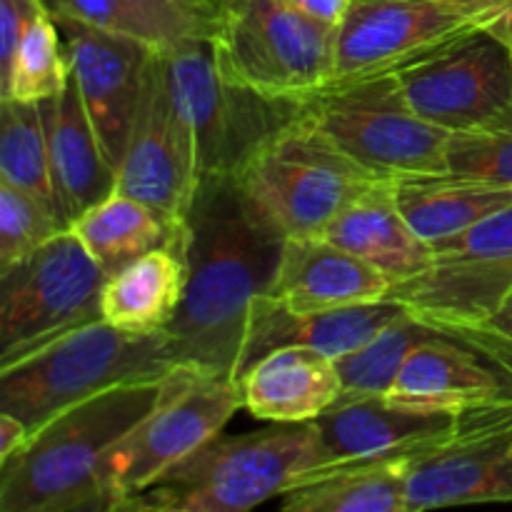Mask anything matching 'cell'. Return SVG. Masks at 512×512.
I'll return each instance as SVG.
<instances>
[{
    "mask_svg": "<svg viewBox=\"0 0 512 512\" xmlns=\"http://www.w3.org/2000/svg\"><path fill=\"white\" fill-rule=\"evenodd\" d=\"M185 225L188 288L165 340L178 365L235 380L250 303L270 290L285 238L255 213L235 175L200 180Z\"/></svg>",
    "mask_w": 512,
    "mask_h": 512,
    "instance_id": "obj_1",
    "label": "cell"
},
{
    "mask_svg": "<svg viewBox=\"0 0 512 512\" xmlns=\"http://www.w3.org/2000/svg\"><path fill=\"white\" fill-rule=\"evenodd\" d=\"M163 380L110 388L48 420L0 465V512L105 510L110 455L155 408Z\"/></svg>",
    "mask_w": 512,
    "mask_h": 512,
    "instance_id": "obj_2",
    "label": "cell"
},
{
    "mask_svg": "<svg viewBox=\"0 0 512 512\" xmlns=\"http://www.w3.org/2000/svg\"><path fill=\"white\" fill-rule=\"evenodd\" d=\"M178 368L165 333H125L103 318L0 365V413L38 433L63 410L110 388L163 380Z\"/></svg>",
    "mask_w": 512,
    "mask_h": 512,
    "instance_id": "obj_3",
    "label": "cell"
},
{
    "mask_svg": "<svg viewBox=\"0 0 512 512\" xmlns=\"http://www.w3.org/2000/svg\"><path fill=\"white\" fill-rule=\"evenodd\" d=\"M320 465L318 430L273 423L245 435H215L158 483L130 500L133 512H248L290 493Z\"/></svg>",
    "mask_w": 512,
    "mask_h": 512,
    "instance_id": "obj_4",
    "label": "cell"
},
{
    "mask_svg": "<svg viewBox=\"0 0 512 512\" xmlns=\"http://www.w3.org/2000/svg\"><path fill=\"white\" fill-rule=\"evenodd\" d=\"M158 55L175 108L193 138L198 185L238 173L300 115V100L268 98L225 80L210 40H183Z\"/></svg>",
    "mask_w": 512,
    "mask_h": 512,
    "instance_id": "obj_5",
    "label": "cell"
},
{
    "mask_svg": "<svg viewBox=\"0 0 512 512\" xmlns=\"http://www.w3.org/2000/svg\"><path fill=\"white\" fill-rule=\"evenodd\" d=\"M255 213L283 238L320 235L380 175L330 143L303 115L285 125L235 173Z\"/></svg>",
    "mask_w": 512,
    "mask_h": 512,
    "instance_id": "obj_6",
    "label": "cell"
},
{
    "mask_svg": "<svg viewBox=\"0 0 512 512\" xmlns=\"http://www.w3.org/2000/svg\"><path fill=\"white\" fill-rule=\"evenodd\" d=\"M335 33L290 0H220L213 58L225 80L280 100L328 88Z\"/></svg>",
    "mask_w": 512,
    "mask_h": 512,
    "instance_id": "obj_7",
    "label": "cell"
},
{
    "mask_svg": "<svg viewBox=\"0 0 512 512\" xmlns=\"http://www.w3.org/2000/svg\"><path fill=\"white\" fill-rule=\"evenodd\" d=\"M300 115L380 178L448 173L450 133L410 108L395 73L328 85L300 100Z\"/></svg>",
    "mask_w": 512,
    "mask_h": 512,
    "instance_id": "obj_8",
    "label": "cell"
},
{
    "mask_svg": "<svg viewBox=\"0 0 512 512\" xmlns=\"http://www.w3.org/2000/svg\"><path fill=\"white\" fill-rule=\"evenodd\" d=\"M240 408V388L228 375L195 365L170 370L155 408L110 455L105 510H125L168 470L223 433Z\"/></svg>",
    "mask_w": 512,
    "mask_h": 512,
    "instance_id": "obj_9",
    "label": "cell"
},
{
    "mask_svg": "<svg viewBox=\"0 0 512 512\" xmlns=\"http://www.w3.org/2000/svg\"><path fill=\"white\" fill-rule=\"evenodd\" d=\"M108 280L73 235L63 230L0 273V365L100 318Z\"/></svg>",
    "mask_w": 512,
    "mask_h": 512,
    "instance_id": "obj_10",
    "label": "cell"
},
{
    "mask_svg": "<svg viewBox=\"0 0 512 512\" xmlns=\"http://www.w3.org/2000/svg\"><path fill=\"white\" fill-rule=\"evenodd\" d=\"M510 0H353L335 33L330 85L395 73L473 30L493 25Z\"/></svg>",
    "mask_w": 512,
    "mask_h": 512,
    "instance_id": "obj_11",
    "label": "cell"
},
{
    "mask_svg": "<svg viewBox=\"0 0 512 512\" xmlns=\"http://www.w3.org/2000/svg\"><path fill=\"white\" fill-rule=\"evenodd\" d=\"M395 78L420 118L460 133L512 105V48L485 25L395 70Z\"/></svg>",
    "mask_w": 512,
    "mask_h": 512,
    "instance_id": "obj_12",
    "label": "cell"
},
{
    "mask_svg": "<svg viewBox=\"0 0 512 512\" xmlns=\"http://www.w3.org/2000/svg\"><path fill=\"white\" fill-rule=\"evenodd\" d=\"M388 398L458 415L512 405V340L490 323H440L403 365Z\"/></svg>",
    "mask_w": 512,
    "mask_h": 512,
    "instance_id": "obj_13",
    "label": "cell"
},
{
    "mask_svg": "<svg viewBox=\"0 0 512 512\" xmlns=\"http://www.w3.org/2000/svg\"><path fill=\"white\" fill-rule=\"evenodd\" d=\"M512 503V405L460 415L453 435L408 455V512Z\"/></svg>",
    "mask_w": 512,
    "mask_h": 512,
    "instance_id": "obj_14",
    "label": "cell"
},
{
    "mask_svg": "<svg viewBox=\"0 0 512 512\" xmlns=\"http://www.w3.org/2000/svg\"><path fill=\"white\" fill-rule=\"evenodd\" d=\"M118 188L185 223L198 190L193 138L180 118L158 50L143 75L138 115L118 168Z\"/></svg>",
    "mask_w": 512,
    "mask_h": 512,
    "instance_id": "obj_15",
    "label": "cell"
},
{
    "mask_svg": "<svg viewBox=\"0 0 512 512\" xmlns=\"http://www.w3.org/2000/svg\"><path fill=\"white\" fill-rule=\"evenodd\" d=\"M55 20L65 38L70 75L78 85L90 123L118 170L138 115L145 68L155 50L125 35L105 33L75 20Z\"/></svg>",
    "mask_w": 512,
    "mask_h": 512,
    "instance_id": "obj_16",
    "label": "cell"
},
{
    "mask_svg": "<svg viewBox=\"0 0 512 512\" xmlns=\"http://www.w3.org/2000/svg\"><path fill=\"white\" fill-rule=\"evenodd\" d=\"M313 423L318 430L320 465L305 480L340 465L418 453L420 448L453 435L460 415L415 408L390 400L388 395H363L340 398Z\"/></svg>",
    "mask_w": 512,
    "mask_h": 512,
    "instance_id": "obj_17",
    "label": "cell"
},
{
    "mask_svg": "<svg viewBox=\"0 0 512 512\" xmlns=\"http://www.w3.org/2000/svg\"><path fill=\"white\" fill-rule=\"evenodd\" d=\"M403 310V303L385 298L378 303L350 305L325 313H295L268 293L255 295L250 303L248 330L240 348L235 380L260 358L290 345L320 350L335 360L343 358L375 338Z\"/></svg>",
    "mask_w": 512,
    "mask_h": 512,
    "instance_id": "obj_18",
    "label": "cell"
},
{
    "mask_svg": "<svg viewBox=\"0 0 512 512\" xmlns=\"http://www.w3.org/2000/svg\"><path fill=\"white\" fill-rule=\"evenodd\" d=\"M393 280L323 235L285 238L268 295L295 313H325L385 300Z\"/></svg>",
    "mask_w": 512,
    "mask_h": 512,
    "instance_id": "obj_19",
    "label": "cell"
},
{
    "mask_svg": "<svg viewBox=\"0 0 512 512\" xmlns=\"http://www.w3.org/2000/svg\"><path fill=\"white\" fill-rule=\"evenodd\" d=\"M388 298L433 323L480 328L508 308L512 258L435 253L428 270L393 285Z\"/></svg>",
    "mask_w": 512,
    "mask_h": 512,
    "instance_id": "obj_20",
    "label": "cell"
},
{
    "mask_svg": "<svg viewBox=\"0 0 512 512\" xmlns=\"http://www.w3.org/2000/svg\"><path fill=\"white\" fill-rule=\"evenodd\" d=\"M40 105L48 128L55 198L60 218L70 228L78 215L118 188V170L100 145L73 75L63 93L43 100Z\"/></svg>",
    "mask_w": 512,
    "mask_h": 512,
    "instance_id": "obj_21",
    "label": "cell"
},
{
    "mask_svg": "<svg viewBox=\"0 0 512 512\" xmlns=\"http://www.w3.org/2000/svg\"><path fill=\"white\" fill-rule=\"evenodd\" d=\"M243 408L265 423H308L343 395L338 363L313 348H280L238 378Z\"/></svg>",
    "mask_w": 512,
    "mask_h": 512,
    "instance_id": "obj_22",
    "label": "cell"
},
{
    "mask_svg": "<svg viewBox=\"0 0 512 512\" xmlns=\"http://www.w3.org/2000/svg\"><path fill=\"white\" fill-rule=\"evenodd\" d=\"M320 235L388 275L393 285L415 278L435 260L433 245L425 243L400 213L388 178L375 180L350 200Z\"/></svg>",
    "mask_w": 512,
    "mask_h": 512,
    "instance_id": "obj_23",
    "label": "cell"
},
{
    "mask_svg": "<svg viewBox=\"0 0 512 512\" xmlns=\"http://www.w3.org/2000/svg\"><path fill=\"white\" fill-rule=\"evenodd\" d=\"M188 288V225L183 238L140 255L108 275L100 318L125 333H163L178 315Z\"/></svg>",
    "mask_w": 512,
    "mask_h": 512,
    "instance_id": "obj_24",
    "label": "cell"
},
{
    "mask_svg": "<svg viewBox=\"0 0 512 512\" xmlns=\"http://www.w3.org/2000/svg\"><path fill=\"white\" fill-rule=\"evenodd\" d=\"M53 18L140 40L153 50H168L183 40H213L220 0H45Z\"/></svg>",
    "mask_w": 512,
    "mask_h": 512,
    "instance_id": "obj_25",
    "label": "cell"
},
{
    "mask_svg": "<svg viewBox=\"0 0 512 512\" xmlns=\"http://www.w3.org/2000/svg\"><path fill=\"white\" fill-rule=\"evenodd\" d=\"M410 228L435 245L512 205V188L455 173H420L390 180Z\"/></svg>",
    "mask_w": 512,
    "mask_h": 512,
    "instance_id": "obj_26",
    "label": "cell"
},
{
    "mask_svg": "<svg viewBox=\"0 0 512 512\" xmlns=\"http://www.w3.org/2000/svg\"><path fill=\"white\" fill-rule=\"evenodd\" d=\"M68 230H73L105 275H113L140 255L183 238L185 223H175L143 200L115 188L108 198L78 215Z\"/></svg>",
    "mask_w": 512,
    "mask_h": 512,
    "instance_id": "obj_27",
    "label": "cell"
},
{
    "mask_svg": "<svg viewBox=\"0 0 512 512\" xmlns=\"http://www.w3.org/2000/svg\"><path fill=\"white\" fill-rule=\"evenodd\" d=\"M285 512H408V455L340 465L283 495Z\"/></svg>",
    "mask_w": 512,
    "mask_h": 512,
    "instance_id": "obj_28",
    "label": "cell"
},
{
    "mask_svg": "<svg viewBox=\"0 0 512 512\" xmlns=\"http://www.w3.org/2000/svg\"><path fill=\"white\" fill-rule=\"evenodd\" d=\"M0 180L25 190L60 215L40 103L0 98Z\"/></svg>",
    "mask_w": 512,
    "mask_h": 512,
    "instance_id": "obj_29",
    "label": "cell"
},
{
    "mask_svg": "<svg viewBox=\"0 0 512 512\" xmlns=\"http://www.w3.org/2000/svg\"><path fill=\"white\" fill-rule=\"evenodd\" d=\"M438 330L440 323L420 318L418 313L405 308L375 338H370L368 343L360 345L353 353L335 360L340 380H343V395L340 398L388 395L403 365L415 353V348L428 338H433Z\"/></svg>",
    "mask_w": 512,
    "mask_h": 512,
    "instance_id": "obj_30",
    "label": "cell"
},
{
    "mask_svg": "<svg viewBox=\"0 0 512 512\" xmlns=\"http://www.w3.org/2000/svg\"><path fill=\"white\" fill-rule=\"evenodd\" d=\"M70 83L68 50L60 45L58 20L48 8L30 20L18 45L10 73L0 80V98L43 103Z\"/></svg>",
    "mask_w": 512,
    "mask_h": 512,
    "instance_id": "obj_31",
    "label": "cell"
},
{
    "mask_svg": "<svg viewBox=\"0 0 512 512\" xmlns=\"http://www.w3.org/2000/svg\"><path fill=\"white\" fill-rule=\"evenodd\" d=\"M448 173L512 188V105L475 128L450 133Z\"/></svg>",
    "mask_w": 512,
    "mask_h": 512,
    "instance_id": "obj_32",
    "label": "cell"
},
{
    "mask_svg": "<svg viewBox=\"0 0 512 512\" xmlns=\"http://www.w3.org/2000/svg\"><path fill=\"white\" fill-rule=\"evenodd\" d=\"M68 230L55 210L0 180V273Z\"/></svg>",
    "mask_w": 512,
    "mask_h": 512,
    "instance_id": "obj_33",
    "label": "cell"
},
{
    "mask_svg": "<svg viewBox=\"0 0 512 512\" xmlns=\"http://www.w3.org/2000/svg\"><path fill=\"white\" fill-rule=\"evenodd\" d=\"M433 253L512 258V205L480 220L473 228L453 235V238L435 243Z\"/></svg>",
    "mask_w": 512,
    "mask_h": 512,
    "instance_id": "obj_34",
    "label": "cell"
},
{
    "mask_svg": "<svg viewBox=\"0 0 512 512\" xmlns=\"http://www.w3.org/2000/svg\"><path fill=\"white\" fill-rule=\"evenodd\" d=\"M45 8L40 0H0V80L10 73L30 20Z\"/></svg>",
    "mask_w": 512,
    "mask_h": 512,
    "instance_id": "obj_35",
    "label": "cell"
},
{
    "mask_svg": "<svg viewBox=\"0 0 512 512\" xmlns=\"http://www.w3.org/2000/svg\"><path fill=\"white\" fill-rule=\"evenodd\" d=\"M290 3H293L300 13L313 18L315 23L338 30L340 25H343L353 0H290Z\"/></svg>",
    "mask_w": 512,
    "mask_h": 512,
    "instance_id": "obj_36",
    "label": "cell"
},
{
    "mask_svg": "<svg viewBox=\"0 0 512 512\" xmlns=\"http://www.w3.org/2000/svg\"><path fill=\"white\" fill-rule=\"evenodd\" d=\"M30 440V430L23 420L10 413H0V465L8 463L13 455H18Z\"/></svg>",
    "mask_w": 512,
    "mask_h": 512,
    "instance_id": "obj_37",
    "label": "cell"
},
{
    "mask_svg": "<svg viewBox=\"0 0 512 512\" xmlns=\"http://www.w3.org/2000/svg\"><path fill=\"white\" fill-rule=\"evenodd\" d=\"M493 30L512 48V0L505 5L503 15H500V18L493 23Z\"/></svg>",
    "mask_w": 512,
    "mask_h": 512,
    "instance_id": "obj_38",
    "label": "cell"
},
{
    "mask_svg": "<svg viewBox=\"0 0 512 512\" xmlns=\"http://www.w3.org/2000/svg\"><path fill=\"white\" fill-rule=\"evenodd\" d=\"M490 325H493V328H498L500 333L508 335V338L512 340V313H500L498 318L490 320Z\"/></svg>",
    "mask_w": 512,
    "mask_h": 512,
    "instance_id": "obj_39",
    "label": "cell"
},
{
    "mask_svg": "<svg viewBox=\"0 0 512 512\" xmlns=\"http://www.w3.org/2000/svg\"><path fill=\"white\" fill-rule=\"evenodd\" d=\"M503 313H512V298H510V303H508V308L503 310Z\"/></svg>",
    "mask_w": 512,
    "mask_h": 512,
    "instance_id": "obj_40",
    "label": "cell"
},
{
    "mask_svg": "<svg viewBox=\"0 0 512 512\" xmlns=\"http://www.w3.org/2000/svg\"><path fill=\"white\" fill-rule=\"evenodd\" d=\"M195 3H213V0H195Z\"/></svg>",
    "mask_w": 512,
    "mask_h": 512,
    "instance_id": "obj_41",
    "label": "cell"
},
{
    "mask_svg": "<svg viewBox=\"0 0 512 512\" xmlns=\"http://www.w3.org/2000/svg\"><path fill=\"white\" fill-rule=\"evenodd\" d=\"M40 3H45V0H40Z\"/></svg>",
    "mask_w": 512,
    "mask_h": 512,
    "instance_id": "obj_42",
    "label": "cell"
}]
</instances>
